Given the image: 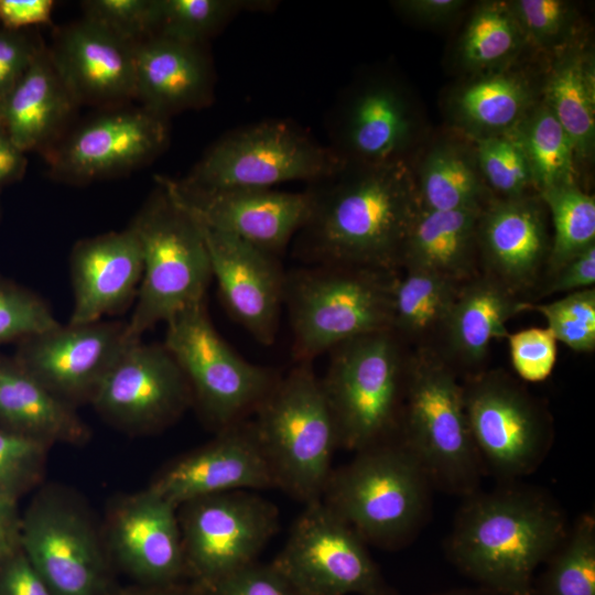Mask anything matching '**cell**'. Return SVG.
Listing matches in <instances>:
<instances>
[{
  "label": "cell",
  "instance_id": "obj_1",
  "mask_svg": "<svg viewBox=\"0 0 595 595\" xmlns=\"http://www.w3.org/2000/svg\"><path fill=\"white\" fill-rule=\"evenodd\" d=\"M310 216L296 234V252L309 264L391 270L400 264L420 209L409 161L342 164L307 188Z\"/></svg>",
  "mask_w": 595,
  "mask_h": 595
},
{
  "label": "cell",
  "instance_id": "obj_21",
  "mask_svg": "<svg viewBox=\"0 0 595 595\" xmlns=\"http://www.w3.org/2000/svg\"><path fill=\"white\" fill-rule=\"evenodd\" d=\"M149 487L178 508L210 495L275 488V483L251 421L244 420L174 461Z\"/></svg>",
  "mask_w": 595,
  "mask_h": 595
},
{
  "label": "cell",
  "instance_id": "obj_38",
  "mask_svg": "<svg viewBox=\"0 0 595 595\" xmlns=\"http://www.w3.org/2000/svg\"><path fill=\"white\" fill-rule=\"evenodd\" d=\"M533 595H595V517L581 515L545 561Z\"/></svg>",
  "mask_w": 595,
  "mask_h": 595
},
{
  "label": "cell",
  "instance_id": "obj_27",
  "mask_svg": "<svg viewBox=\"0 0 595 595\" xmlns=\"http://www.w3.org/2000/svg\"><path fill=\"white\" fill-rule=\"evenodd\" d=\"M541 75L522 61L468 75L445 98L450 125L470 141L510 132L541 99Z\"/></svg>",
  "mask_w": 595,
  "mask_h": 595
},
{
  "label": "cell",
  "instance_id": "obj_31",
  "mask_svg": "<svg viewBox=\"0 0 595 595\" xmlns=\"http://www.w3.org/2000/svg\"><path fill=\"white\" fill-rule=\"evenodd\" d=\"M548 57L541 99L567 133L577 165L591 162L595 149L594 54L581 41Z\"/></svg>",
  "mask_w": 595,
  "mask_h": 595
},
{
  "label": "cell",
  "instance_id": "obj_32",
  "mask_svg": "<svg viewBox=\"0 0 595 595\" xmlns=\"http://www.w3.org/2000/svg\"><path fill=\"white\" fill-rule=\"evenodd\" d=\"M482 210L419 209L405 238L400 264L453 281L467 278L478 252Z\"/></svg>",
  "mask_w": 595,
  "mask_h": 595
},
{
  "label": "cell",
  "instance_id": "obj_45",
  "mask_svg": "<svg viewBox=\"0 0 595 595\" xmlns=\"http://www.w3.org/2000/svg\"><path fill=\"white\" fill-rule=\"evenodd\" d=\"M83 17L137 45L153 35L154 0H87Z\"/></svg>",
  "mask_w": 595,
  "mask_h": 595
},
{
  "label": "cell",
  "instance_id": "obj_25",
  "mask_svg": "<svg viewBox=\"0 0 595 595\" xmlns=\"http://www.w3.org/2000/svg\"><path fill=\"white\" fill-rule=\"evenodd\" d=\"M477 242L490 277L512 291L532 283L551 248L539 195L493 199L479 215Z\"/></svg>",
  "mask_w": 595,
  "mask_h": 595
},
{
  "label": "cell",
  "instance_id": "obj_23",
  "mask_svg": "<svg viewBox=\"0 0 595 595\" xmlns=\"http://www.w3.org/2000/svg\"><path fill=\"white\" fill-rule=\"evenodd\" d=\"M47 47L78 106L109 109L136 100V45L83 17L58 28Z\"/></svg>",
  "mask_w": 595,
  "mask_h": 595
},
{
  "label": "cell",
  "instance_id": "obj_57",
  "mask_svg": "<svg viewBox=\"0 0 595 595\" xmlns=\"http://www.w3.org/2000/svg\"><path fill=\"white\" fill-rule=\"evenodd\" d=\"M0 217H1V209H0Z\"/></svg>",
  "mask_w": 595,
  "mask_h": 595
},
{
  "label": "cell",
  "instance_id": "obj_46",
  "mask_svg": "<svg viewBox=\"0 0 595 595\" xmlns=\"http://www.w3.org/2000/svg\"><path fill=\"white\" fill-rule=\"evenodd\" d=\"M511 364L517 375L530 382L545 380L556 364V339L547 327H530L509 334Z\"/></svg>",
  "mask_w": 595,
  "mask_h": 595
},
{
  "label": "cell",
  "instance_id": "obj_39",
  "mask_svg": "<svg viewBox=\"0 0 595 595\" xmlns=\"http://www.w3.org/2000/svg\"><path fill=\"white\" fill-rule=\"evenodd\" d=\"M538 195L549 208L554 227L547 260L553 274L573 257L595 245V198L578 183L555 186Z\"/></svg>",
  "mask_w": 595,
  "mask_h": 595
},
{
  "label": "cell",
  "instance_id": "obj_2",
  "mask_svg": "<svg viewBox=\"0 0 595 595\" xmlns=\"http://www.w3.org/2000/svg\"><path fill=\"white\" fill-rule=\"evenodd\" d=\"M569 522L545 490L519 480L463 497L445 542L448 560L495 595H533L534 573Z\"/></svg>",
  "mask_w": 595,
  "mask_h": 595
},
{
  "label": "cell",
  "instance_id": "obj_48",
  "mask_svg": "<svg viewBox=\"0 0 595 595\" xmlns=\"http://www.w3.org/2000/svg\"><path fill=\"white\" fill-rule=\"evenodd\" d=\"M43 44L30 30L13 31L0 26V110Z\"/></svg>",
  "mask_w": 595,
  "mask_h": 595
},
{
  "label": "cell",
  "instance_id": "obj_42",
  "mask_svg": "<svg viewBox=\"0 0 595 595\" xmlns=\"http://www.w3.org/2000/svg\"><path fill=\"white\" fill-rule=\"evenodd\" d=\"M536 311L547 321L556 342L577 353L595 349V289L569 293L550 303H521V312Z\"/></svg>",
  "mask_w": 595,
  "mask_h": 595
},
{
  "label": "cell",
  "instance_id": "obj_4",
  "mask_svg": "<svg viewBox=\"0 0 595 595\" xmlns=\"http://www.w3.org/2000/svg\"><path fill=\"white\" fill-rule=\"evenodd\" d=\"M275 488L304 505L320 500L338 447L335 422L311 361H298L253 412Z\"/></svg>",
  "mask_w": 595,
  "mask_h": 595
},
{
  "label": "cell",
  "instance_id": "obj_50",
  "mask_svg": "<svg viewBox=\"0 0 595 595\" xmlns=\"http://www.w3.org/2000/svg\"><path fill=\"white\" fill-rule=\"evenodd\" d=\"M53 0H0V26L23 31L52 21Z\"/></svg>",
  "mask_w": 595,
  "mask_h": 595
},
{
  "label": "cell",
  "instance_id": "obj_16",
  "mask_svg": "<svg viewBox=\"0 0 595 595\" xmlns=\"http://www.w3.org/2000/svg\"><path fill=\"white\" fill-rule=\"evenodd\" d=\"M169 140V119L140 105H123L65 133L42 154L52 178L84 185L147 165L165 150Z\"/></svg>",
  "mask_w": 595,
  "mask_h": 595
},
{
  "label": "cell",
  "instance_id": "obj_13",
  "mask_svg": "<svg viewBox=\"0 0 595 595\" xmlns=\"http://www.w3.org/2000/svg\"><path fill=\"white\" fill-rule=\"evenodd\" d=\"M20 549L54 595H110L107 555L84 506L45 488L21 515Z\"/></svg>",
  "mask_w": 595,
  "mask_h": 595
},
{
  "label": "cell",
  "instance_id": "obj_17",
  "mask_svg": "<svg viewBox=\"0 0 595 595\" xmlns=\"http://www.w3.org/2000/svg\"><path fill=\"white\" fill-rule=\"evenodd\" d=\"M175 203L196 221L278 257L306 223L310 192L273 187L194 188L156 176Z\"/></svg>",
  "mask_w": 595,
  "mask_h": 595
},
{
  "label": "cell",
  "instance_id": "obj_7",
  "mask_svg": "<svg viewBox=\"0 0 595 595\" xmlns=\"http://www.w3.org/2000/svg\"><path fill=\"white\" fill-rule=\"evenodd\" d=\"M399 440L434 489L465 497L480 488L484 469L455 371L435 357L408 361Z\"/></svg>",
  "mask_w": 595,
  "mask_h": 595
},
{
  "label": "cell",
  "instance_id": "obj_54",
  "mask_svg": "<svg viewBox=\"0 0 595 595\" xmlns=\"http://www.w3.org/2000/svg\"><path fill=\"white\" fill-rule=\"evenodd\" d=\"M17 502L0 496V559L20 548L21 515Z\"/></svg>",
  "mask_w": 595,
  "mask_h": 595
},
{
  "label": "cell",
  "instance_id": "obj_11",
  "mask_svg": "<svg viewBox=\"0 0 595 595\" xmlns=\"http://www.w3.org/2000/svg\"><path fill=\"white\" fill-rule=\"evenodd\" d=\"M328 144L344 164L410 161L421 145L423 119L405 84L371 69L339 95L327 118Z\"/></svg>",
  "mask_w": 595,
  "mask_h": 595
},
{
  "label": "cell",
  "instance_id": "obj_43",
  "mask_svg": "<svg viewBox=\"0 0 595 595\" xmlns=\"http://www.w3.org/2000/svg\"><path fill=\"white\" fill-rule=\"evenodd\" d=\"M50 446L0 428V496L18 501L39 484Z\"/></svg>",
  "mask_w": 595,
  "mask_h": 595
},
{
  "label": "cell",
  "instance_id": "obj_33",
  "mask_svg": "<svg viewBox=\"0 0 595 595\" xmlns=\"http://www.w3.org/2000/svg\"><path fill=\"white\" fill-rule=\"evenodd\" d=\"M512 292L490 275L459 289L443 328L448 350L458 361L476 367L494 339L508 337L506 323L521 312L522 303Z\"/></svg>",
  "mask_w": 595,
  "mask_h": 595
},
{
  "label": "cell",
  "instance_id": "obj_22",
  "mask_svg": "<svg viewBox=\"0 0 595 595\" xmlns=\"http://www.w3.org/2000/svg\"><path fill=\"white\" fill-rule=\"evenodd\" d=\"M107 539L112 559L142 586L176 584L185 574L177 507L151 487L113 507Z\"/></svg>",
  "mask_w": 595,
  "mask_h": 595
},
{
  "label": "cell",
  "instance_id": "obj_26",
  "mask_svg": "<svg viewBox=\"0 0 595 595\" xmlns=\"http://www.w3.org/2000/svg\"><path fill=\"white\" fill-rule=\"evenodd\" d=\"M136 100L171 116L202 109L214 95V69L205 45L150 36L136 45Z\"/></svg>",
  "mask_w": 595,
  "mask_h": 595
},
{
  "label": "cell",
  "instance_id": "obj_52",
  "mask_svg": "<svg viewBox=\"0 0 595 595\" xmlns=\"http://www.w3.org/2000/svg\"><path fill=\"white\" fill-rule=\"evenodd\" d=\"M392 6L401 15L423 24L441 25L454 20L466 7L465 0H398Z\"/></svg>",
  "mask_w": 595,
  "mask_h": 595
},
{
  "label": "cell",
  "instance_id": "obj_40",
  "mask_svg": "<svg viewBox=\"0 0 595 595\" xmlns=\"http://www.w3.org/2000/svg\"><path fill=\"white\" fill-rule=\"evenodd\" d=\"M530 50L548 56L584 41L575 6L564 0H510Z\"/></svg>",
  "mask_w": 595,
  "mask_h": 595
},
{
  "label": "cell",
  "instance_id": "obj_3",
  "mask_svg": "<svg viewBox=\"0 0 595 595\" xmlns=\"http://www.w3.org/2000/svg\"><path fill=\"white\" fill-rule=\"evenodd\" d=\"M432 489L397 436L355 452L350 462L333 469L321 500L367 544L397 550L429 520Z\"/></svg>",
  "mask_w": 595,
  "mask_h": 595
},
{
  "label": "cell",
  "instance_id": "obj_51",
  "mask_svg": "<svg viewBox=\"0 0 595 595\" xmlns=\"http://www.w3.org/2000/svg\"><path fill=\"white\" fill-rule=\"evenodd\" d=\"M552 275V281L547 288L549 293H571L594 288L595 245L573 257Z\"/></svg>",
  "mask_w": 595,
  "mask_h": 595
},
{
  "label": "cell",
  "instance_id": "obj_18",
  "mask_svg": "<svg viewBox=\"0 0 595 595\" xmlns=\"http://www.w3.org/2000/svg\"><path fill=\"white\" fill-rule=\"evenodd\" d=\"M193 403L190 385L164 344L132 342L111 367L91 404L133 433L162 430Z\"/></svg>",
  "mask_w": 595,
  "mask_h": 595
},
{
  "label": "cell",
  "instance_id": "obj_28",
  "mask_svg": "<svg viewBox=\"0 0 595 595\" xmlns=\"http://www.w3.org/2000/svg\"><path fill=\"white\" fill-rule=\"evenodd\" d=\"M77 108L44 43L7 97L0 126L24 153H43L65 136Z\"/></svg>",
  "mask_w": 595,
  "mask_h": 595
},
{
  "label": "cell",
  "instance_id": "obj_44",
  "mask_svg": "<svg viewBox=\"0 0 595 595\" xmlns=\"http://www.w3.org/2000/svg\"><path fill=\"white\" fill-rule=\"evenodd\" d=\"M57 324L60 322L41 296L0 277V345L18 344Z\"/></svg>",
  "mask_w": 595,
  "mask_h": 595
},
{
  "label": "cell",
  "instance_id": "obj_37",
  "mask_svg": "<svg viewBox=\"0 0 595 595\" xmlns=\"http://www.w3.org/2000/svg\"><path fill=\"white\" fill-rule=\"evenodd\" d=\"M264 0H154L152 36L205 45L244 11H269Z\"/></svg>",
  "mask_w": 595,
  "mask_h": 595
},
{
  "label": "cell",
  "instance_id": "obj_55",
  "mask_svg": "<svg viewBox=\"0 0 595 595\" xmlns=\"http://www.w3.org/2000/svg\"><path fill=\"white\" fill-rule=\"evenodd\" d=\"M117 595H202L199 589L195 586L194 589H188L176 584L162 585V586H142L137 588H129Z\"/></svg>",
  "mask_w": 595,
  "mask_h": 595
},
{
  "label": "cell",
  "instance_id": "obj_20",
  "mask_svg": "<svg viewBox=\"0 0 595 595\" xmlns=\"http://www.w3.org/2000/svg\"><path fill=\"white\" fill-rule=\"evenodd\" d=\"M213 279L230 316L256 340L271 345L284 305L285 273L278 257L197 221Z\"/></svg>",
  "mask_w": 595,
  "mask_h": 595
},
{
  "label": "cell",
  "instance_id": "obj_47",
  "mask_svg": "<svg viewBox=\"0 0 595 595\" xmlns=\"http://www.w3.org/2000/svg\"><path fill=\"white\" fill-rule=\"evenodd\" d=\"M197 588L202 595H301L272 563L257 561Z\"/></svg>",
  "mask_w": 595,
  "mask_h": 595
},
{
  "label": "cell",
  "instance_id": "obj_30",
  "mask_svg": "<svg viewBox=\"0 0 595 595\" xmlns=\"http://www.w3.org/2000/svg\"><path fill=\"white\" fill-rule=\"evenodd\" d=\"M0 428L41 441L83 444L89 429L76 408L65 403L23 368L0 353Z\"/></svg>",
  "mask_w": 595,
  "mask_h": 595
},
{
  "label": "cell",
  "instance_id": "obj_14",
  "mask_svg": "<svg viewBox=\"0 0 595 595\" xmlns=\"http://www.w3.org/2000/svg\"><path fill=\"white\" fill-rule=\"evenodd\" d=\"M367 545L320 499L304 506L271 563L301 595H394Z\"/></svg>",
  "mask_w": 595,
  "mask_h": 595
},
{
  "label": "cell",
  "instance_id": "obj_29",
  "mask_svg": "<svg viewBox=\"0 0 595 595\" xmlns=\"http://www.w3.org/2000/svg\"><path fill=\"white\" fill-rule=\"evenodd\" d=\"M409 163L420 209L483 210L496 198L480 173L474 142L455 131L418 149Z\"/></svg>",
  "mask_w": 595,
  "mask_h": 595
},
{
  "label": "cell",
  "instance_id": "obj_8",
  "mask_svg": "<svg viewBox=\"0 0 595 595\" xmlns=\"http://www.w3.org/2000/svg\"><path fill=\"white\" fill-rule=\"evenodd\" d=\"M322 388L331 409L338 447L358 452L399 434L408 361L397 335L378 332L332 350Z\"/></svg>",
  "mask_w": 595,
  "mask_h": 595
},
{
  "label": "cell",
  "instance_id": "obj_56",
  "mask_svg": "<svg viewBox=\"0 0 595 595\" xmlns=\"http://www.w3.org/2000/svg\"><path fill=\"white\" fill-rule=\"evenodd\" d=\"M435 595H495L491 592L478 586L477 588H458L442 592Z\"/></svg>",
  "mask_w": 595,
  "mask_h": 595
},
{
  "label": "cell",
  "instance_id": "obj_34",
  "mask_svg": "<svg viewBox=\"0 0 595 595\" xmlns=\"http://www.w3.org/2000/svg\"><path fill=\"white\" fill-rule=\"evenodd\" d=\"M508 1H482L470 11L454 48V62L466 75L502 68L529 51Z\"/></svg>",
  "mask_w": 595,
  "mask_h": 595
},
{
  "label": "cell",
  "instance_id": "obj_10",
  "mask_svg": "<svg viewBox=\"0 0 595 595\" xmlns=\"http://www.w3.org/2000/svg\"><path fill=\"white\" fill-rule=\"evenodd\" d=\"M163 342L183 371L193 403L217 431L247 420L280 376L239 356L218 334L205 302L166 323Z\"/></svg>",
  "mask_w": 595,
  "mask_h": 595
},
{
  "label": "cell",
  "instance_id": "obj_15",
  "mask_svg": "<svg viewBox=\"0 0 595 595\" xmlns=\"http://www.w3.org/2000/svg\"><path fill=\"white\" fill-rule=\"evenodd\" d=\"M177 509L185 574L206 587L256 562L279 529V510L251 490L193 499Z\"/></svg>",
  "mask_w": 595,
  "mask_h": 595
},
{
  "label": "cell",
  "instance_id": "obj_36",
  "mask_svg": "<svg viewBox=\"0 0 595 595\" xmlns=\"http://www.w3.org/2000/svg\"><path fill=\"white\" fill-rule=\"evenodd\" d=\"M458 291V282L445 277L405 270L393 284L391 331L411 338L443 331Z\"/></svg>",
  "mask_w": 595,
  "mask_h": 595
},
{
  "label": "cell",
  "instance_id": "obj_12",
  "mask_svg": "<svg viewBox=\"0 0 595 595\" xmlns=\"http://www.w3.org/2000/svg\"><path fill=\"white\" fill-rule=\"evenodd\" d=\"M470 434L485 476L518 482L536 472L552 444L545 410L501 374L474 377L463 386Z\"/></svg>",
  "mask_w": 595,
  "mask_h": 595
},
{
  "label": "cell",
  "instance_id": "obj_19",
  "mask_svg": "<svg viewBox=\"0 0 595 595\" xmlns=\"http://www.w3.org/2000/svg\"><path fill=\"white\" fill-rule=\"evenodd\" d=\"M132 342L122 321L60 323L19 342L12 356L54 396L76 408L91 403L106 375Z\"/></svg>",
  "mask_w": 595,
  "mask_h": 595
},
{
  "label": "cell",
  "instance_id": "obj_35",
  "mask_svg": "<svg viewBox=\"0 0 595 595\" xmlns=\"http://www.w3.org/2000/svg\"><path fill=\"white\" fill-rule=\"evenodd\" d=\"M508 133L526 154L537 194L577 183L578 165L573 144L542 99Z\"/></svg>",
  "mask_w": 595,
  "mask_h": 595
},
{
  "label": "cell",
  "instance_id": "obj_49",
  "mask_svg": "<svg viewBox=\"0 0 595 595\" xmlns=\"http://www.w3.org/2000/svg\"><path fill=\"white\" fill-rule=\"evenodd\" d=\"M0 595H54L19 548L0 559Z\"/></svg>",
  "mask_w": 595,
  "mask_h": 595
},
{
  "label": "cell",
  "instance_id": "obj_5",
  "mask_svg": "<svg viewBox=\"0 0 595 595\" xmlns=\"http://www.w3.org/2000/svg\"><path fill=\"white\" fill-rule=\"evenodd\" d=\"M393 271L309 264L285 273L284 305L298 361L360 336L391 331Z\"/></svg>",
  "mask_w": 595,
  "mask_h": 595
},
{
  "label": "cell",
  "instance_id": "obj_41",
  "mask_svg": "<svg viewBox=\"0 0 595 595\" xmlns=\"http://www.w3.org/2000/svg\"><path fill=\"white\" fill-rule=\"evenodd\" d=\"M480 173L498 198L534 194L526 154L509 133L473 141Z\"/></svg>",
  "mask_w": 595,
  "mask_h": 595
},
{
  "label": "cell",
  "instance_id": "obj_53",
  "mask_svg": "<svg viewBox=\"0 0 595 595\" xmlns=\"http://www.w3.org/2000/svg\"><path fill=\"white\" fill-rule=\"evenodd\" d=\"M28 166L26 153L21 151L0 126V192L22 180Z\"/></svg>",
  "mask_w": 595,
  "mask_h": 595
},
{
  "label": "cell",
  "instance_id": "obj_6",
  "mask_svg": "<svg viewBox=\"0 0 595 595\" xmlns=\"http://www.w3.org/2000/svg\"><path fill=\"white\" fill-rule=\"evenodd\" d=\"M142 253V279L128 337L140 340L158 323L205 302L213 279L208 251L197 221L158 183L128 226Z\"/></svg>",
  "mask_w": 595,
  "mask_h": 595
},
{
  "label": "cell",
  "instance_id": "obj_24",
  "mask_svg": "<svg viewBox=\"0 0 595 595\" xmlns=\"http://www.w3.org/2000/svg\"><path fill=\"white\" fill-rule=\"evenodd\" d=\"M142 253L130 227L78 240L71 251L73 310L69 324H86L125 312L142 279Z\"/></svg>",
  "mask_w": 595,
  "mask_h": 595
},
{
  "label": "cell",
  "instance_id": "obj_9",
  "mask_svg": "<svg viewBox=\"0 0 595 595\" xmlns=\"http://www.w3.org/2000/svg\"><path fill=\"white\" fill-rule=\"evenodd\" d=\"M342 162L332 150L288 120L269 119L217 139L181 180L194 188L273 187L317 182Z\"/></svg>",
  "mask_w": 595,
  "mask_h": 595
}]
</instances>
